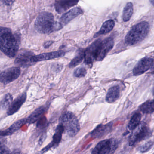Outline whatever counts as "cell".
I'll list each match as a JSON object with an SVG mask.
<instances>
[{
    "instance_id": "ffe728a7",
    "label": "cell",
    "mask_w": 154,
    "mask_h": 154,
    "mask_svg": "<svg viewBox=\"0 0 154 154\" xmlns=\"http://www.w3.org/2000/svg\"><path fill=\"white\" fill-rule=\"evenodd\" d=\"M47 107L45 106H42L36 109L27 119H26V122L29 124H32L38 120L42 115L47 110Z\"/></svg>"
},
{
    "instance_id": "7c38bea8",
    "label": "cell",
    "mask_w": 154,
    "mask_h": 154,
    "mask_svg": "<svg viewBox=\"0 0 154 154\" xmlns=\"http://www.w3.org/2000/svg\"><path fill=\"white\" fill-rule=\"evenodd\" d=\"M66 52L64 51H57L50 53H44L38 55H34L31 57L32 63H35L41 61H46L63 57L65 55Z\"/></svg>"
},
{
    "instance_id": "6da1fadb",
    "label": "cell",
    "mask_w": 154,
    "mask_h": 154,
    "mask_svg": "<svg viewBox=\"0 0 154 154\" xmlns=\"http://www.w3.org/2000/svg\"><path fill=\"white\" fill-rule=\"evenodd\" d=\"M63 27L60 22L54 21L52 13L43 11L39 14L35 23L36 30L40 34H49Z\"/></svg>"
},
{
    "instance_id": "7a4b0ae2",
    "label": "cell",
    "mask_w": 154,
    "mask_h": 154,
    "mask_svg": "<svg viewBox=\"0 0 154 154\" xmlns=\"http://www.w3.org/2000/svg\"><path fill=\"white\" fill-rule=\"evenodd\" d=\"M150 30L149 23L142 21L133 26L125 36L126 45L132 46L142 42L146 38Z\"/></svg>"
},
{
    "instance_id": "ac0fdd59",
    "label": "cell",
    "mask_w": 154,
    "mask_h": 154,
    "mask_svg": "<svg viewBox=\"0 0 154 154\" xmlns=\"http://www.w3.org/2000/svg\"><path fill=\"white\" fill-rule=\"evenodd\" d=\"M26 123V119H21L14 122L8 128L5 130L0 131V137L10 136L18 130L22 125Z\"/></svg>"
},
{
    "instance_id": "52a82bcc",
    "label": "cell",
    "mask_w": 154,
    "mask_h": 154,
    "mask_svg": "<svg viewBox=\"0 0 154 154\" xmlns=\"http://www.w3.org/2000/svg\"><path fill=\"white\" fill-rule=\"evenodd\" d=\"M114 44V39L112 37H109L103 41H101L97 49L95 61H102L103 60L107 54L112 49Z\"/></svg>"
},
{
    "instance_id": "e0dca14e",
    "label": "cell",
    "mask_w": 154,
    "mask_h": 154,
    "mask_svg": "<svg viewBox=\"0 0 154 154\" xmlns=\"http://www.w3.org/2000/svg\"><path fill=\"white\" fill-rule=\"evenodd\" d=\"M112 122L108 124H100L98 125L91 134V137L93 138H100L107 135L110 131L112 128Z\"/></svg>"
},
{
    "instance_id": "8992f818",
    "label": "cell",
    "mask_w": 154,
    "mask_h": 154,
    "mask_svg": "<svg viewBox=\"0 0 154 154\" xmlns=\"http://www.w3.org/2000/svg\"><path fill=\"white\" fill-rule=\"evenodd\" d=\"M119 142L114 138L105 139L100 141L93 149L92 154H109L114 153L118 148Z\"/></svg>"
},
{
    "instance_id": "44dd1931",
    "label": "cell",
    "mask_w": 154,
    "mask_h": 154,
    "mask_svg": "<svg viewBox=\"0 0 154 154\" xmlns=\"http://www.w3.org/2000/svg\"><path fill=\"white\" fill-rule=\"evenodd\" d=\"M115 23L112 20H109L104 22L101 27L100 30L97 33H95L94 36V38L98 37L102 35H105L109 33L113 29L115 26Z\"/></svg>"
},
{
    "instance_id": "9a60e30c",
    "label": "cell",
    "mask_w": 154,
    "mask_h": 154,
    "mask_svg": "<svg viewBox=\"0 0 154 154\" xmlns=\"http://www.w3.org/2000/svg\"><path fill=\"white\" fill-rule=\"evenodd\" d=\"M27 95L26 93L20 94L12 102L9 107L7 112V114L9 116L12 115L18 111L26 100Z\"/></svg>"
},
{
    "instance_id": "4fadbf2b",
    "label": "cell",
    "mask_w": 154,
    "mask_h": 154,
    "mask_svg": "<svg viewBox=\"0 0 154 154\" xmlns=\"http://www.w3.org/2000/svg\"><path fill=\"white\" fill-rule=\"evenodd\" d=\"M64 131V128L63 126L61 123H59L57 126L55 132L53 137V140L50 142L45 147L43 148L41 151V153H44L48 151L53 147L57 146L61 141L62 138L63 133Z\"/></svg>"
},
{
    "instance_id": "ba28073f",
    "label": "cell",
    "mask_w": 154,
    "mask_h": 154,
    "mask_svg": "<svg viewBox=\"0 0 154 154\" xmlns=\"http://www.w3.org/2000/svg\"><path fill=\"white\" fill-rule=\"evenodd\" d=\"M21 73L20 67H10L0 72V82L7 85L17 80Z\"/></svg>"
},
{
    "instance_id": "f546056e",
    "label": "cell",
    "mask_w": 154,
    "mask_h": 154,
    "mask_svg": "<svg viewBox=\"0 0 154 154\" xmlns=\"http://www.w3.org/2000/svg\"><path fill=\"white\" fill-rule=\"evenodd\" d=\"M11 30L10 29L4 27L0 26V37L2 36L4 34L9 32H11Z\"/></svg>"
},
{
    "instance_id": "277c9868",
    "label": "cell",
    "mask_w": 154,
    "mask_h": 154,
    "mask_svg": "<svg viewBox=\"0 0 154 154\" xmlns=\"http://www.w3.org/2000/svg\"><path fill=\"white\" fill-rule=\"evenodd\" d=\"M60 123L63 126L64 131L69 137H75L80 131L79 121L75 114L71 112H66L62 115Z\"/></svg>"
},
{
    "instance_id": "5bb4252c",
    "label": "cell",
    "mask_w": 154,
    "mask_h": 154,
    "mask_svg": "<svg viewBox=\"0 0 154 154\" xmlns=\"http://www.w3.org/2000/svg\"><path fill=\"white\" fill-rule=\"evenodd\" d=\"M83 13V11L82 9L78 7L74 8L70 10L68 12L64 14L60 19V23L63 26H66L70 21L82 15Z\"/></svg>"
},
{
    "instance_id": "603a6c76",
    "label": "cell",
    "mask_w": 154,
    "mask_h": 154,
    "mask_svg": "<svg viewBox=\"0 0 154 154\" xmlns=\"http://www.w3.org/2000/svg\"><path fill=\"white\" fill-rule=\"evenodd\" d=\"M139 109L144 114H151L154 111V100H149L140 105Z\"/></svg>"
},
{
    "instance_id": "e575fe53",
    "label": "cell",
    "mask_w": 154,
    "mask_h": 154,
    "mask_svg": "<svg viewBox=\"0 0 154 154\" xmlns=\"http://www.w3.org/2000/svg\"><path fill=\"white\" fill-rule=\"evenodd\" d=\"M149 2L151 3L152 6H154V0H149Z\"/></svg>"
},
{
    "instance_id": "484cf974",
    "label": "cell",
    "mask_w": 154,
    "mask_h": 154,
    "mask_svg": "<svg viewBox=\"0 0 154 154\" xmlns=\"http://www.w3.org/2000/svg\"><path fill=\"white\" fill-rule=\"evenodd\" d=\"M83 59H84V52L81 51L70 62L69 65V67L70 68H73L77 66L78 65L82 63Z\"/></svg>"
},
{
    "instance_id": "30bf717a",
    "label": "cell",
    "mask_w": 154,
    "mask_h": 154,
    "mask_svg": "<svg viewBox=\"0 0 154 154\" xmlns=\"http://www.w3.org/2000/svg\"><path fill=\"white\" fill-rule=\"evenodd\" d=\"M101 39H97L91 44L84 51L85 63L91 66H92L93 63L95 61V56L97 49L101 42Z\"/></svg>"
},
{
    "instance_id": "d6986e66",
    "label": "cell",
    "mask_w": 154,
    "mask_h": 154,
    "mask_svg": "<svg viewBox=\"0 0 154 154\" xmlns=\"http://www.w3.org/2000/svg\"><path fill=\"white\" fill-rule=\"evenodd\" d=\"M120 95V88L119 85L111 87L106 94V100L109 103H113L119 99Z\"/></svg>"
},
{
    "instance_id": "3957f363",
    "label": "cell",
    "mask_w": 154,
    "mask_h": 154,
    "mask_svg": "<svg viewBox=\"0 0 154 154\" xmlns=\"http://www.w3.org/2000/svg\"><path fill=\"white\" fill-rule=\"evenodd\" d=\"M20 37L11 32L6 33L0 37V50L7 56L14 58L19 50Z\"/></svg>"
},
{
    "instance_id": "f1b7e54d",
    "label": "cell",
    "mask_w": 154,
    "mask_h": 154,
    "mask_svg": "<svg viewBox=\"0 0 154 154\" xmlns=\"http://www.w3.org/2000/svg\"><path fill=\"white\" fill-rule=\"evenodd\" d=\"M11 152L8 148L0 141V154H8Z\"/></svg>"
},
{
    "instance_id": "9c48e42d",
    "label": "cell",
    "mask_w": 154,
    "mask_h": 154,
    "mask_svg": "<svg viewBox=\"0 0 154 154\" xmlns=\"http://www.w3.org/2000/svg\"><path fill=\"white\" fill-rule=\"evenodd\" d=\"M154 59L149 57H145L139 61L134 66L133 70V75L138 76L143 74L147 71L153 68Z\"/></svg>"
},
{
    "instance_id": "4dcf8cb0",
    "label": "cell",
    "mask_w": 154,
    "mask_h": 154,
    "mask_svg": "<svg viewBox=\"0 0 154 154\" xmlns=\"http://www.w3.org/2000/svg\"><path fill=\"white\" fill-rule=\"evenodd\" d=\"M47 119L45 117L42 118V119L39 120V122H38L37 124L38 128H42L44 127L46 124Z\"/></svg>"
},
{
    "instance_id": "4316f807",
    "label": "cell",
    "mask_w": 154,
    "mask_h": 154,
    "mask_svg": "<svg viewBox=\"0 0 154 154\" xmlns=\"http://www.w3.org/2000/svg\"><path fill=\"white\" fill-rule=\"evenodd\" d=\"M87 74V71L84 67H78L76 68L74 72V76L78 78L85 77Z\"/></svg>"
},
{
    "instance_id": "cb8c5ba5",
    "label": "cell",
    "mask_w": 154,
    "mask_h": 154,
    "mask_svg": "<svg viewBox=\"0 0 154 154\" xmlns=\"http://www.w3.org/2000/svg\"><path fill=\"white\" fill-rule=\"evenodd\" d=\"M141 119V114L140 112H136L131 117L128 124V128L130 131H132L137 128L140 123Z\"/></svg>"
},
{
    "instance_id": "d4e9b609",
    "label": "cell",
    "mask_w": 154,
    "mask_h": 154,
    "mask_svg": "<svg viewBox=\"0 0 154 154\" xmlns=\"http://www.w3.org/2000/svg\"><path fill=\"white\" fill-rule=\"evenodd\" d=\"M13 101V97L10 94H7L0 102V108L2 110H6L9 107Z\"/></svg>"
},
{
    "instance_id": "2e32d148",
    "label": "cell",
    "mask_w": 154,
    "mask_h": 154,
    "mask_svg": "<svg viewBox=\"0 0 154 154\" xmlns=\"http://www.w3.org/2000/svg\"><path fill=\"white\" fill-rule=\"evenodd\" d=\"M79 0H58L54 4L56 11L61 14L77 5Z\"/></svg>"
},
{
    "instance_id": "5b68a950",
    "label": "cell",
    "mask_w": 154,
    "mask_h": 154,
    "mask_svg": "<svg viewBox=\"0 0 154 154\" xmlns=\"http://www.w3.org/2000/svg\"><path fill=\"white\" fill-rule=\"evenodd\" d=\"M151 131L145 122H141L132 130L128 138L130 146H133L142 140L148 138L151 136Z\"/></svg>"
},
{
    "instance_id": "1f68e13d",
    "label": "cell",
    "mask_w": 154,
    "mask_h": 154,
    "mask_svg": "<svg viewBox=\"0 0 154 154\" xmlns=\"http://www.w3.org/2000/svg\"><path fill=\"white\" fill-rule=\"evenodd\" d=\"M3 3L8 6H11L15 2V0H2Z\"/></svg>"
},
{
    "instance_id": "836d02e7",
    "label": "cell",
    "mask_w": 154,
    "mask_h": 154,
    "mask_svg": "<svg viewBox=\"0 0 154 154\" xmlns=\"http://www.w3.org/2000/svg\"><path fill=\"white\" fill-rule=\"evenodd\" d=\"M54 43V42L53 41H47V42L45 43L44 45V47H45V48H49Z\"/></svg>"
},
{
    "instance_id": "8fae6325",
    "label": "cell",
    "mask_w": 154,
    "mask_h": 154,
    "mask_svg": "<svg viewBox=\"0 0 154 154\" xmlns=\"http://www.w3.org/2000/svg\"><path fill=\"white\" fill-rule=\"evenodd\" d=\"M35 55L34 53L29 51L20 52L15 59V63L19 67H27L32 65L34 63L31 61V58Z\"/></svg>"
},
{
    "instance_id": "7402d4cb",
    "label": "cell",
    "mask_w": 154,
    "mask_h": 154,
    "mask_svg": "<svg viewBox=\"0 0 154 154\" xmlns=\"http://www.w3.org/2000/svg\"><path fill=\"white\" fill-rule=\"evenodd\" d=\"M134 11L133 5L132 2H128L124 7L122 12V20L125 22H128L131 18Z\"/></svg>"
},
{
    "instance_id": "d6a6232c",
    "label": "cell",
    "mask_w": 154,
    "mask_h": 154,
    "mask_svg": "<svg viewBox=\"0 0 154 154\" xmlns=\"http://www.w3.org/2000/svg\"><path fill=\"white\" fill-rule=\"evenodd\" d=\"M46 134H43V135L41 136V137H40V139L39 140V145L41 146L42 144H43L44 141H45V140L46 138L47 137Z\"/></svg>"
},
{
    "instance_id": "83f0119b",
    "label": "cell",
    "mask_w": 154,
    "mask_h": 154,
    "mask_svg": "<svg viewBox=\"0 0 154 154\" xmlns=\"http://www.w3.org/2000/svg\"><path fill=\"white\" fill-rule=\"evenodd\" d=\"M153 146V141H149L141 145L139 147V150L141 153H145L149 151L152 148Z\"/></svg>"
}]
</instances>
